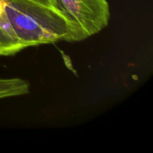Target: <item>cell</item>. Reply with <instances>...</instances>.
Segmentation results:
<instances>
[{"mask_svg":"<svg viewBox=\"0 0 153 153\" xmlns=\"http://www.w3.org/2000/svg\"><path fill=\"white\" fill-rule=\"evenodd\" d=\"M49 3L73 25L79 41L108 25L110 8L107 0H49Z\"/></svg>","mask_w":153,"mask_h":153,"instance_id":"cell-2","label":"cell"},{"mask_svg":"<svg viewBox=\"0 0 153 153\" xmlns=\"http://www.w3.org/2000/svg\"><path fill=\"white\" fill-rule=\"evenodd\" d=\"M2 1L4 16L0 25L24 49L59 41H79L73 25L52 7L31 0Z\"/></svg>","mask_w":153,"mask_h":153,"instance_id":"cell-1","label":"cell"},{"mask_svg":"<svg viewBox=\"0 0 153 153\" xmlns=\"http://www.w3.org/2000/svg\"><path fill=\"white\" fill-rule=\"evenodd\" d=\"M23 49L22 44L0 25V57L13 55Z\"/></svg>","mask_w":153,"mask_h":153,"instance_id":"cell-4","label":"cell"},{"mask_svg":"<svg viewBox=\"0 0 153 153\" xmlns=\"http://www.w3.org/2000/svg\"><path fill=\"white\" fill-rule=\"evenodd\" d=\"M31 1L39 3V4H44V5L49 6V7H51L50 3H49V0H31Z\"/></svg>","mask_w":153,"mask_h":153,"instance_id":"cell-5","label":"cell"},{"mask_svg":"<svg viewBox=\"0 0 153 153\" xmlns=\"http://www.w3.org/2000/svg\"><path fill=\"white\" fill-rule=\"evenodd\" d=\"M3 1L2 0H0V18L3 16Z\"/></svg>","mask_w":153,"mask_h":153,"instance_id":"cell-6","label":"cell"},{"mask_svg":"<svg viewBox=\"0 0 153 153\" xmlns=\"http://www.w3.org/2000/svg\"><path fill=\"white\" fill-rule=\"evenodd\" d=\"M29 92L28 81L19 78L0 79V99L26 95Z\"/></svg>","mask_w":153,"mask_h":153,"instance_id":"cell-3","label":"cell"}]
</instances>
